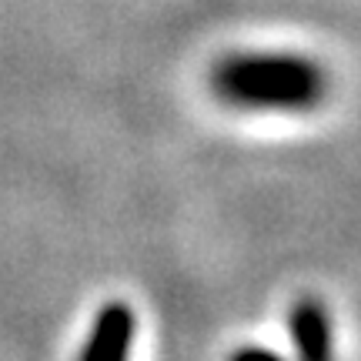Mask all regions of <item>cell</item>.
<instances>
[{
    "mask_svg": "<svg viewBox=\"0 0 361 361\" xmlns=\"http://www.w3.org/2000/svg\"><path fill=\"white\" fill-rule=\"evenodd\" d=\"M221 101L255 111H308L324 97V71L295 54H241L214 67Z\"/></svg>",
    "mask_w": 361,
    "mask_h": 361,
    "instance_id": "1",
    "label": "cell"
},
{
    "mask_svg": "<svg viewBox=\"0 0 361 361\" xmlns=\"http://www.w3.org/2000/svg\"><path fill=\"white\" fill-rule=\"evenodd\" d=\"M134 345V311L128 305H107L94 322L80 361H128Z\"/></svg>",
    "mask_w": 361,
    "mask_h": 361,
    "instance_id": "2",
    "label": "cell"
},
{
    "mask_svg": "<svg viewBox=\"0 0 361 361\" xmlns=\"http://www.w3.org/2000/svg\"><path fill=\"white\" fill-rule=\"evenodd\" d=\"M291 338H295L298 361H331V318L318 301H298L291 311Z\"/></svg>",
    "mask_w": 361,
    "mask_h": 361,
    "instance_id": "3",
    "label": "cell"
},
{
    "mask_svg": "<svg viewBox=\"0 0 361 361\" xmlns=\"http://www.w3.org/2000/svg\"><path fill=\"white\" fill-rule=\"evenodd\" d=\"M231 361H284V358L274 355V351H264V348H241L231 355Z\"/></svg>",
    "mask_w": 361,
    "mask_h": 361,
    "instance_id": "4",
    "label": "cell"
}]
</instances>
